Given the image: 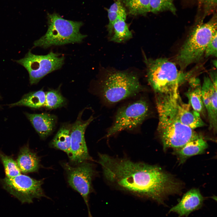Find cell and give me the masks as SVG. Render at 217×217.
I'll list each match as a JSON object with an SVG mask.
<instances>
[{"label": "cell", "instance_id": "cell-1", "mask_svg": "<svg viewBox=\"0 0 217 217\" xmlns=\"http://www.w3.org/2000/svg\"><path fill=\"white\" fill-rule=\"evenodd\" d=\"M98 156L104 178L118 189L161 203L168 195L181 191V183L157 165L105 154Z\"/></svg>", "mask_w": 217, "mask_h": 217}, {"label": "cell", "instance_id": "cell-2", "mask_svg": "<svg viewBox=\"0 0 217 217\" xmlns=\"http://www.w3.org/2000/svg\"><path fill=\"white\" fill-rule=\"evenodd\" d=\"M156 102L159 116L157 130L164 150L178 149L200 135L179 121L174 109L172 96L156 95Z\"/></svg>", "mask_w": 217, "mask_h": 217}, {"label": "cell", "instance_id": "cell-3", "mask_svg": "<svg viewBox=\"0 0 217 217\" xmlns=\"http://www.w3.org/2000/svg\"><path fill=\"white\" fill-rule=\"evenodd\" d=\"M148 82L156 95H176L179 86L188 81L196 69L184 72L165 58H145Z\"/></svg>", "mask_w": 217, "mask_h": 217}, {"label": "cell", "instance_id": "cell-4", "mask_svg": "<svg viewBox=\"0 0 217 217\" xmlns=\"http://www.w3.org/2000/svg\"><path fill=\"white\" fill-rule=\"evenodd\" d=\"M217 20L215 13L208 22L201 21L191 31L176 57L181 70L203 58L207 44L217 32Z\"/></svg>", "mask_w": 217, "mask_h": 217}, {"label": "cell", "instance_id": "cell-5", "mask_svg": "<svg viewBox=\"0 0 217 217\" xmlns=\"http://www.w3.org/2000/svg\"><path fill=\"white\" fill-rule=\"evenodd\" d=\"M48 28L46 32L34 42L35 47L46 49L52 46L80 43L87 36L81 33V21L67 20L54 13L47 15Z\"/></svg>", "mask_w": 217, "mask_h": 217}, {"label": "cell", "instance_id": "cell-6", "mask_svg": "<svg viewBox=\"0 0 217 217\" xmlns=\"http://www.w3.org/2000/svg\"><path fill=\"white\" fill-rule=\"evenodd\" d=\"M138 77L130 73L115 71L108 74L101 82L100 94L105 102L114 104L142 92Z\"/></svg>", "mask_w": 217, "mask_h": 217}, {"label": "cell", "instance_id": "cell-7", "mask_svg": "<svg viewBox=\"0 0 217 217\" xmlns=\"http://www.w3.org/2000/svg\"><path fill=\"white\" fill-rule=\"evenodd\" d=\"M149 113V104L142 98L121 107L118 109L106 137L109 138L124 130L135 129L142 124Z\"/></svg>", "mask_w": 217, "mask_h": 217}, {"label": "cell", "instance_id": "cell-8", "mask_svg": "<svg viewBox=\"0 0 217 217\" xmlns=\"http://www.w3.org/2000/svg\"><path fill=\"white\" fill-rule=\"evenodd\" d=\"M64 57L52 51L46 55L34 54L29 51L25 57L16 61L28 71L31 85L37 83L47 74L60 69Z\"/></svg>", "mask_w": 217, "mask_h": 217}, {"label": "cell", "instance_id": "cell-9", "mask_svg": "<svg viewBox=\"0 0 217 217\" xmlns=\"http://www.w3.org/2000/svg\"><path fill=\"white\" fill-rule=\"evenodd\" d=\"M3 188L22 203H31L35 198L46 197L42 185V180H37L20 174L12 178L0 179Z\"/></svg>", "mask_w": 217, "mask_h": 217}, {"label": "cell", "instance_id": "cell-10", "mask_svg": "<svg viewBox=\"0 0 217 217\" xmlns=\"http://www.w3.org/2000/svg\"><path fill=\"white\" fill-rule=\"evenodd\" d=\"M61 165L65 171L69 185L82 197L86 205L89 217H92L90 211L89 199L93 190L92 181L96 174L93 165L86 161L72 166L63 162Z\"/></svg>", "mask_w": 217, "mask_h": 217}, {"label": "cell", "instance_id": "cell-11", "mask_svg": "<svg viewBox=\"0 0 217 217\" xmlns=\"http://www.w3.org/2000/svg\"><path fill=\"white\" fill-rule=\"evenodd\" d=\"M82 112L72 125L71 133V155L69 158L74 163L79 164L86 161H93L89 155L85 142L84 134L88 126L94 118L91 116L87 120L81 118Z\"/></svg>", "mask_w": 217, "mask_h": 217}, {"label": "cell", "instance_id": "cell-12", "mask_svg": "<svg viewBox=\"0 0 217 217\" xmlns=\"http://www.w3.org/2000/svg\"><path fill=\"white\" fill-rule=\"evenodd\" d=\"M217 73L212 71L210 77H204L202 86L203 103L207 111L209 122V128L216 133L217 128Z\"/></svg>", "mask_w": 217, "mask_h": 217}, {"label": "cell", "instance_id": "cell-13", "mask_svg": "<svg viewBox=\"0 0 217 217\" xmlns=\"http://www.w3.org/2000/svg\"><path fill=\"white\" fill-rule=\"evenodd\" d=\"M173 104L177 117L184 125L193 130L206 125L200 114L194 110L189 103L183 102L179 95L173 97Z\"/></svg>", "mask_w": 217, "mask_h": 217}, {"label": "cell", "instance_id": "cell-14", "mask_svg": "<svg viewBox=\"0 0 217 217\" xmlns=\"http://www.w3.org/2000/svg\"><path fill=\"white\" fill-rule=\"evenodd\" d=\"M204 200L199 189H192L183 195L180 202L172 207L169 212H175L179 216H187L202 207Z\"/></svg>", "mask_w": 217, "mask_h": 217}, {"label": "cell", "instance_id": "cell-15", "mask_svg": "<svg viewBox=\"0 0 217 217\" xmlns=\"http://www.w3.org/2000/svg\"><path fill=\"white\" fill-rule=\"evenodd\" d=\"M25 114L41 139L46 138L53 131L56 121L55 115L47 113Z\"/></svg>", "mask_w": 217, "mask_h": 217}, {"label": "cell", "instance_id": "cell-16", "mask_svg": "<svg viewBox=\"0 0 217 217\" xmlns=\"http://www.w3.org/2000/svg\"><path fill=\"white\" fill-rule=\"evenodd\" d=\"M40 161L39 158L27 144L20 149L16 162L20 172L27 174L38 171L41 166Z\"/></svg>", "mask_w": 217, "mask_h": 217}, {"label": "cell", "instance_id": "cell-17", "mask_svg": "<svg viewBox=\"0 0 217 217\" xmlns=\"http://www.w3.org/2000/svg\"><path fill=\"white\" fill-rule=\"evenodd\" d=\"M188 81L189 87L185 93L188 99V103L194 110L205 116L206 111L203 101L200 80L199 78L193 77Z\"/></svg>", "mask_w": 217, "mask_h": 217}, {"label": "cell", "instance_id": "cell-18", "mask_svg": "<svg viewBox=\"0 0 217 217\" xmlns=\"http://www.w3.org/2000/svg\"><path fill=\"white\" fill-rule=\"evenodd\" d=\"M207 147V142L200 135L181 148L176 149V153L180 162L183 163L190 157L203 153Z\"/></svg>", "mask_w": 217, "mask_h": 217}, {"label": "cell", "instance_id": "cell-19", "mask_svg": "<svg viewBox=\"0 0 217 217\" xmlns=\"http://www.w3.org/2000/svg\"><path fill=\"white\" fill-rule=\"evenodd\" d=\"M72 125L65 124L59 129L50 143L52 147L65 152L69 158L71 155V133Z\"/></svg>", "mask_w": 217, "mask_h": 217}, {"label": "cell", "instance_id": "cell-20", "mask_svg": "<svg viewBox=\"0 0 217 217\" xmlns=\"http://www.w3.org/2000/svg\"><path fill=\"white\" fill-rule=\"evenodd\" d=\"M46 101V92L42 90L29 92L24 95L17 102L10 104V107L24 106L34 108L44 106Z\"/></svg>", "mask_w": 217, "mask_h": 217}, {"label": "cell", "instance_id": "cell-21", "mask_svg": "<svg viewBox=\"0 0 217 217\" xmlns=\"http://www.w3.org/2000/svg\"><path fill=\"white\" fill-rule=\"evenodd\" d=\"M126 19V17H120L115 22L113 27L114 34L111 41L121 43L132 38V33L125 22Z\"/></svg>", "mask_w": 217, "mask_h": 217}, {"label": "cell", "instance_id": "cell-22", "mask_svg": "<svg viewBox=\"0 0 217 217\" xmlns=\"http://www.w3.org/2000/svg\"><path fill=\"white\" fill-rule=\"evenodd\" d=\"M124 2L131 14L145 15L150 12V0H124Z\"/></svg>", "mask_w": 217, "mask_h": 217}, {"label": "cell", "instance_id": "cell-23", "mask_svg": "<svg viewBox=\"0 0 217 217\" xmlns=\"http://www.w3.org/2000/svg\"><path fill=\"white\" fill-rule=\"evenodd\" d=\"M0 159L4 168L5 177L12 178L21 174L16 161L11 156L0 151Z\"/></svg>", "mask_w": 217, "mask_h": 217}, {"label": "cell", "instance_id": "cell-24", "mask_svg": "<svg viewBox=\"0 0 217 217\" xmlns=\"http://www.w3.org/2000/svg\"><path fill=\"white\" fill-rule=\"evenodd\" d=\"M65 98L58 90H51L46 92L44 106L49 109L60 107L65 103Z\"/></svg>", "mask_w": 217, "mask_h": 217}, {"label": "cell", "instance_id": "cell-25", "mask_svg": "<svg viewBox=\"0 0 217 217\" xmlns=\"http://www.w3.org/2000/svg\"><path fill=\"white\" fill-rule=\"evenodd\" d=\"M150 12L157 13L169 11L176 14V9L173 0H150Z\"/></svg>", "mask_w": 217, "mask_h": 217}, {"label": "cell", "instance_id": "cell-26", "mask_svg": "<svg viewBox=\"0 0 217 217\" xmlns=\"http://www.w3.org/2000/svg\"><path fill=\"white\" fill-rule=\"evenodd\" d=\"M197 1L200 10L203 13V18L215 11L217 0H197Z\"/></svg>", "mask_w": 217, "mask_h": 217}, {"label": "cell", "instance_id": "cell-27", "mask_svg": "<svg viewBox=\"0 0 217 217\" xmlns=\"http://www.w3.org/2000/svg\"><path fill=\"white\" fill-rule=\"evenodd\" d=\"M217 34L216 32L207 44L204 53L206 57H217Z\"/></svg>", "mask_w": 217, "mask_h": 217}]
</instances>
